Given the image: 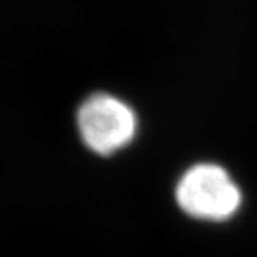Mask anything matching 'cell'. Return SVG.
<instances>
[{
	"instance_id": "1",
	"label": "cell",
	"mask_w": 257,
	"mask_h": 257,
	"mask_svg": "<svg viewBox=\"0 0 257 257\" xmlns=\"http://www.w3.org/2000/svg\"><path fill=\"white\" fill-rule=\"evenodd\" d=\"M177 206L198 222L222 223L234 218L243 205V192L231 172L214 161L194 163L175 183Z\"/></svg>"
},
{
	"instance_id": "2",
	"label": "cell",
	"mask_w": 257,
	"mask_h": 257,
	"mask_svg": "<svg viewBox=\"0 0 257 257\" xmlns=\"http://www.w3.org/2000/svg\"><path fill=\"white\" fill-rule=\"evenodd\" d=\"M76 125L85 148L99 157H112L135 140L138 116L128 102L101 91L79 105Z\"/></svg>"
}]
</instances>
